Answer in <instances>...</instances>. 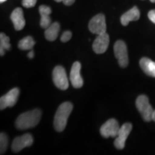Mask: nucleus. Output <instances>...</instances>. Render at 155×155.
Masks as SVG:
<instances>
[{"mask_svg":"<svg viewBox=\"0 0 155 155\" xmlns=\"http://www.w3.org/2000/svg\"><path fill=\"white\" fill-rule=\"evenodd\" d=\"M72 110L73 104L71 102L63 103L58 107L54 118V128L58 132H61L65 129Z\"/></svg>","mask_w":155,"mask_h":155,"instance_id":"2","label":"nucleus"},{"mask_svg":"<svg viewBox=\"0 0 155 155\" xmlns=\"http://www.w3.org/2000/svg\"><path fill=\"white\" fill-rule=\"evenodd\" d=\"M19 95V88H15L2 96L0 98V109L3 110L7 107H12L15 105Z\"/></svg>","mask_w":155,"mask_h":155,"instance_id":"9","label":"nucleus"},{"mask_svg":"<svg viewBox=\"0 0 155 155\" xmlns=\"http://www.w3.org/2000/svg\"><path fill=\"white\" fill-rule=\"evenodd\" d=\"M41 116L42 112L39 109L25 112L18 116L15 121V127L21 130L35 127L40 122Z\"/></svg>","mask_w":155,"mask_h":155,"instance_id":"1","label":"nucleus"},{"mask_svg":"<svg viewBox=\"0 0 155 155\" xmlns=\"http://www.w3.org/2000/svg\"><path fill=\"white\" fill-rule=\"evenodd\" d=\"M75 0H63V4L66 6H71L74 4Z\"/></svg>","mask_w":155,"mask_h":155,"instance_id":"24","label":"nucleus"},{"mask_svg":"<svg viewBox=\"0 0 155 155\" xmlns=\"http://www.w3.org/2000/svg\"><path fill=\"white\" fill-rule=\"evenodd\" d=\"M53 80L54 84L61 90H66L68 88L69 83L65 70L63 66L58 65L53 70Z\"/></svg>","mask_w":155,"mask_h":155,"instance_id":"5","label":"nucleus"},{"mask_svg":"<svg viewBox=\"0 0 155 155\" xmlns=\"http://www.w3.org/2000/svg\"><path fill=\"white\" fill-rule=\"evenodd\" d=\"M114 55L121 68H126L129 64L127 45L122 40H118L114 46Z\"/></svg>","mask_w":155,"mask_h":155,"instance_id":"4","label":"nucleus"},{"mask_svg":"<svg viewBox=\"0 0 155 155\" xmlns=\"http://www.w3.org/2000/svg\"><path fill=\"white\" fill-rule=\"evenodd\" d=\"M132 129L131 123H125L120 127L116 139L114 141V146L117 150H123L125 147V142Z\"/></svg>","mask_w":155,"mask_h":155,"instance_id":"8","label":"nucleus"},{"mask_svg":"<svg viewBox=\"0 0 155 155\" xmlns=\"http://www.w3.org/2000/svg\"><path fill=\"white\" fill-rule=\"evenodd\" d=\"M28 57L29 58H30V59L33 58V57H34V52H33V50H30V51L29 52L28 54Z\"/></svg>","mask_w":155,"mask_h":155,"instance_id":"25","label":"nucleus"},{"mask_svg":"<svg viewBox=\"0 0 155 155\" xmlns=\"http://www.w3.org/2000/svg\"><path fill=\"white\" fill-rule=\"evenodd\" d=\"M81 65L79 62L73 64L70 73V80L75 88H80L83 85V80L81 75Z\"/></svg>","mask_w":155,"mask_h":155,"instance_id":"12","label":"nucleus"},{"mask_svg":"<svg viewBox=\"0 0 155 155\" xmlns=\"http://www.w3.org/2000/svg\"><path fill=\"white\" fill-rule=\"evenodd\" d=\"M10 19L12 21L15 30H21L24 28L25 25V19L23 11L20 7H17L13 10L11 14Z\"/></svg>","mask_w":155,"mask_h":155,"instance_id":"13","label":"nucleus"},{"mask_svg":"<svg viewBox=\"0 0 155 155\" xmlns=\"http://www.w3.org/2000/svg\"><path fill=\"white\" fill-rule=\"evenodd\" d=\"M6 1H7V0H0V2L3 3V2H6Z\"/></svg>","mask_w":155,"mask_h":155,"instance_id":"28","label":"nucleus"},{"mask_svg":"<svg viewBox=\"0 0 155 155\" xmlns=\"http://www.w3.org/2000/svg\"><path fill=\"white\" fill-rule=\"evenodd\" d=\"M109 45V35L105 32L98 35L93 43V50L97 54L104 53Z\"/></svg>","mask_w":155,"mask_h":155,"instance_id":"11","label":"nucleus"},{"mask_svg":"<svg viewBox=\"0 0 155 155\" xmlns=\"http://www.w3.org/2000/svg\"><path fill=\"white\" fill-rule=\"evenodd\" d=\"M136 106L145 121H152L154 110L150 105L148 97L145 95L139 96L136 101Z\"/></svg>","mask_w":155,"mask_h":155,"instance_id":"3","label":"nucleus"},{"mask_svg":"<svg viewBox=\"0 0 155 155\" xmlns=\"http://www.w3.org/2000/svg\"><path fill=\"white\" fill-rule=\"evenodd\" d=\"M60 24L58 22H54L51 24L47 29H45V38L49 41H54L57 39L59 33Z\"/></svg>","mask_w":155,"mask_h":155,"instance_id":"17","label":"nucleus"},{"mask_svg":"<svg viewBox=\"0 0 155 155\" xmlns=\"http://www.w3.org/2000/svg\"><path fill=\"white\" fill-rule=\"evenodd\" d=\"M71 38H72V32H70V31H65V32H64L63 35H62L61 40V42H66L68 41H69L71 39Z\"/></svg>","mask_w":155,"mask_h":155,"instance_id":"21","label":"nucleus"},{"mask_svg":"<svg viewBox=\"0 0 155 155\" xmlns=\"http://www.w3.org/2000/svg\"><path fill=\"white\" fill-rule=\"evenodd\" d=\"M41 19H40V26L42 28L47 29L51 25V19L50 15L51 14V9L48 6L41 5L39 7Z\"/></svg>","mask_w":155,"mask_h":155,"instance_id":"15","label":"nucleus"},{"mask_svg":"<svg viewBox=\"0 0 155 155\" xmlns=\"http://www.w3.org/2000/svg\"><path fill=\"white\" fill-rule=\"evenodd\" d=\"M35 42L32 37L28 36L22 39L19 42L18 48L22 50H28L32 49L35 45Z\"/></svg>","mask_w":155,"mask_h":155,"instance_id":"18","label":"nucleus"},{"mask_svg":"<svg viewBox=\"0 0 155 155\" xmlns=\"http://www.w3.org/2000/svg\"><path fill=\"white\" fill-rule=\"evenodd\" d=\"M150 2L152 3H155V0H150Z\"/></svg>","mask_w":155,"mask_h":155,"instance_id":"29","label":"nucleus"},{"mask_svg":"<svg viewBox=\"0 0 155 155\" xmlns=\"http://www.w3.org/2000/svg\"><path fill=\"white\" fill-rule=\"evenodd\" d=\"M37 0H22V6L26 8H31L36 5Z\"/></svg>","mask_w":155,"mask_h":155,"instance_id":"22","label":"nucleus"},{"mask_svg":"<svg viewBox=\"0 0 155 155\" xmlns=\"http://www.w3.org/2000/svg\"><path fill=\"white\" fill-rule=\"evenodd\" d=\"M141 68L149 76L155 78V62L150 58H142L139 61Z\"/></svg>","mask_w":155,"mask_h":155,"instance_id":"16","label":"nucleus"},{"mask_svg":"<svg viewBox=\"0 0 155 155\" xmlns=\"http://www.w3.org/2000/svg\"><path fill=\"white\" fill-rule=\"evenodd\" d=\"M8 146V137L5 133H1L0 135V152L3 154L6 152Z\"/></svg>","mask_w":155,"mask_h":155,"instance_id":"20","label":"nucleus"},{"mask_svg":"<svg viewBox=\"0 0 155 155\" xmlns=\"http://www.w3.org/2000/svg\"><path fill=\"white\" fill-rule=\"evenodd\" d=\"M140 17V12L137 7H134L121 17V22L124 26H127L131 21H137Z\"/></svg>","mask_w":155,"mask_h":155,"instance_id":"14","label":"nucleus"},{"mask_svg":"<svg viewBox=\"0 0 155 155\" xmlns=\"http://www.w3.org/2000/svg\"><path fill=\"white\" fill-rule=\"evenodd\" d=\"M10 49L11 45L9 43V38L2 32L0 34V55L3 56L5 55V50H9Z\"/></svg>","mask_w":155,"mask_h":155,"instance_id":"19","label":"nucleus"},{"mask_svg":"<svg viewBox=\"0 0 155 155\" xmlns=\"http://www.w3.org/2000/svg\"><path fill=\"white\" fill-rule=\"evenodd\" d=\"M88 29L92 33L98 35L106 32V17L104 15L98 14L93 17L89 22Z\"/></svg>","mask_w":155,"mask_h":155,"instance_id":"6","label":"nucleus"},{"mask_svg":"<svg viewBox=\"0 0 155 155\" xmlns=\"http://www.w3.org/2000/svg\"><path fill=\"white\" fill-rule=\"evenodd\" d=\"M119 129L120 127L118 121L114 119H111L102 125L100 129V133L104 138L116 137Z\"/></svg>","mask_w":155,"mask_h":155,"instance_id":"7","label":"nucleus"},{"mask_svg":"<svg viewBox=\"0 0 155 155\" xmlns=\"http://www.w3.org/2000/svg\"><path fill=\"white\" fill-rule=\"evenodd\" d=\"M148 17L153 23L155 24V9H153V10L149 12Z\"/></svg>","mask_w":155,"mask_h":155,"instance_id":"23","label":"nucleus"},{"mask_svg":"<svg viewBox=\"0 0 155 155\" xmlns=\"http://www.w3.org/2000/svg\"><path fill=\"white\" fill-rule=\"evenodd\" d=\"M56 2H63V0H55Z\"/></svg>","mask_w":155,"mask_h":155,"instance_id":"27","label":"nucleus"},{"mask_svg":"<svg viewBox=\"0 0 155 155\" xmlns=\"http://www.w3.org/2000/svg\"><path fill=\"white\" fill-rule=\"evenodd\" d=\"M33 144V137L30 134H26L14 139L12 144V150L14 152H19L25 147H30Z\"/></svg>","mask_w":155,"mask_h":155,"instance_id":"10","label":"nucleus"},{"mask_svg":"<svg viewBox=\"0 0 155 155\" xmlns=\"http://www.w3.org/2000/svg\"><path fill=\"white\" fill-rule=\"evenodd\" d=\"M152 120L154 121H155V110L154 111V112H153V115H152Z\"/></svg>","mask_w":155,"mask_h":155,"instance_id":"26","label":"nucleus"}]
</instances>
